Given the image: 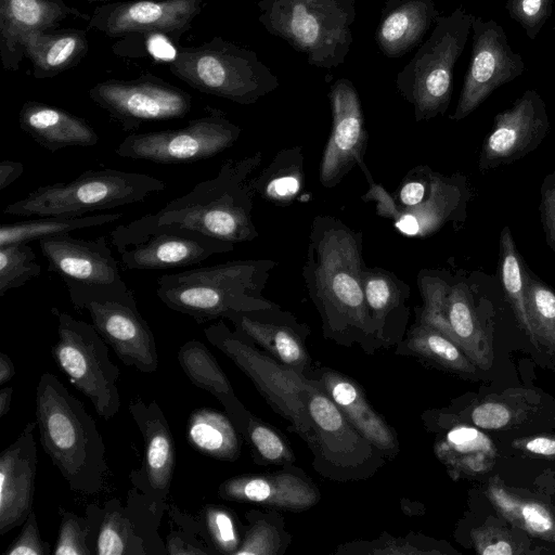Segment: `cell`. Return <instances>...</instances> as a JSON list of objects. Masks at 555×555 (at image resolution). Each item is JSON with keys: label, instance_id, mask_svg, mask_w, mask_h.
<instances>
[{"label": "cell", "instance_id": "obj_21", "mask_svg": "<svg viewBox=\"0 0 555 555\" xmlns=\"http://www.w3.org/2000/svg\"><path fill=\"white\" fill-rule=\"evenodd\" d=\"M332 129L323 150L319 179L331 189L363 163L367 146V132L361 101L353 83L347 78L337 79L330 89Z\"/></svg>", "mask_w": 555, "mask_h": 555}, {"label": "cell", "instance_id": "obj_2", "mask_svg": "<svg viewBox=\"0 0 555 555\" xmlns=\"http://www.w3.org/2000/svg\"><path fill=\"white\" fill-rule=\"evenodd\" d=\"M35 416L43 451L72 491L101 492L108 473L106 447L94 418L59 377L40 375Z\"/></svg>", "mask_w": 555, "mask_h": 555}, {"label": "cell", "instance_id": "obj_26", "mask_svg": "<svg viewBox=\"0 0 555 555\" xmlns=\"http://www.w3.org/2000/svg\"><path fill=\"white\" fill-rule=\"evenodd\" d=\"M36 422L25 425L0 455V535L22 526L34 509L37 475Z\"/></svg>", "mask_w": 555, "mask_h": 555}, {"label": "cell", "instance_id": "obj_35", "mask_svg": "<svg viewBox=\"0 0 555 555\" xmlns=\"http://www.w3.org/2000/svg\"><path fill=\"white\" fill-rule=\"evenodd\" d=\"M186 439L201 454L225 462L238 460L244 440L227 413L210 408L191 412L186 422Z\"/></svg>", "mask_w": 555, "mask_h": 555}, {"label": "cell", "instance_id": "obj_55", "mask_svg": "<svg viewBox=\"0 0 555 555\" xmlns=\"http://www.w3.org/2000/svg\"><path fill=\"white\" fill-rule=\"evenodd\" d=\"M24 172V165L21 162L4 159L0 163V190L7 189Z\"/></svg>", "mask_w": 555, "mask_h": 555}, {"label": "cell", "instance_id": "obj_59", "mask_svg": "<svg viewBox=\"0 0 555 555\" xmlns=\"http://www.w3.org/2000/svg\"><path fill=\"white\" fill-rule=\"evenodd\" d=\"M89 2H95V1H99V2H104V1H108V0H88Z\"/></svg>", "mask_w": 555, "mask_h": 555}, {"label": "cell", "instance_id": "obj_1", "mask_svg": "<svg viewBox=\"0 0 555 555\" xmlns=\"http://www.w3.org/2000/svg\"><path fill=\"white\" fill-rule=\"evenodd\" d=\"M302 276L318 310L324 338L343 347H380L363 289V234L340 219L315 216L308 237Z\"/></svg>", "mask_w": 555, "mask_h": 555}, {"label": "cell", "instance_id": "obj_34", "mask_svg": "<svg viewBox=\"0 0 555 555\" xmlns=\"http://www.w3.org/2000/svg\"><path fill=\"white\" fill-rule=\"evenodd\" d=\"M86 31L49 29L27 36L23 52L37 78H51L78 63L87 53Z\"/></svg>", "mask_w": 555, "mask_h": 555}, {"label": "cell", "instance_id": "obj_19", "mask_svg": "<svg viewBox=\"0 0 555 555\" xmlns=\"http://www.w3.org/2000/svg\"><path fill=\"white\" fill-rule=\"evenodd\" d=\"M128 409L143 438L144 451L141 466L130 472L129 480L163 518L176 468L175 438L156 400L146 403L138 397Z\"/></svg>", "mask_w": 555, "mask_h": 555}, {"label": "cell", "instance_id": "obj_36", "mask_svg": "<svg viewBox=\"0 0 555 555\" xmlns=\"http://www.w3.org/2000/svg\"><path fill=\"white\" fill-rule=\"evenodd\" d=\"M396 353L418 358L436 366L456 372L475 373V364L452 339L437 328L416 320Z\"/></svg>", "mask_w": 555, "mask_h": 555}, {"label": "cell", "instance_id": "obj_57", "mask_svg": "<svg viewBox=\"0 0 555 555\" xmlns=\"http://www.w3.org/2000/svg\"><path fill=\"white\" fill-rule=\"evenodd\" d=\"M14 375L15 367L11 358L4 352H0V385L10 382Z\"/></svg>", "mask_w": 555, "mask_h": 555}, {"label": "cell", "instance_id": "obj_60", "mask_svg": "<svg viewBox=\"0 0 555 555\" xmlns=\"http://www.w3.org/2000/svg\"><path fill=\"white\" fill-rule=\"evenodd\" d=\"M554 30H555V27H554Z\"/></svg>", "mask_w": 555, "mask_h": 555}, {"label": "cell", "instance_id": "obj_3", "mask_svg": "<svg viewBox=\"0 0 555 555\" xmlns=\"http://www.w3.org/2000/svg\"><path fill=\"white\" fill-rule=\"evenodd\" d=\"M261 160V152L240 159L229 158L217 176L141 219L157 225L188 228L234 244L253 241L259 234L251 218L256 195L251 175Z\"/></svg>", "mask_w": 555, "mask_h": 555}, {"label": "cell", "instance_id": "obj_7", "mask_svg": "<svg viewBox=\"0 0 555 555\" xmlns=\"http://www.w3.org/2000/svg\"><path fill=\"white\" fill-rule=\"evenodd\" d=\"M473 14L459 7L439 15L429 37L397 74L396 88L414 111L416 121L447 112L453 91V73L472 31Z\"/></svg>", "mask_w": 555, "mask_h": 555}, {"label": "cell", "instance_id": "obj_41", "mask_svg": "<svg viewBox=\"0 0 555 555\" xmlns=\"http://www.w3.org/2000/svg\"><path fill=\"white\" fill-rule=\"evenodd\" d=\"M525 300L532 332L538 340L555 352V293L524 266Z\"/></svg>", "mask_w": 555, "mask_h": 555}, {"label": "cell", "instance_id": "obj_49", "mask_svg": "<svg viewBox=\"0 0 555 555\" xmlns=\"http://www.w3.org/2000/svg\"><path fill=\"white\" fill-rule=\"evenodd\" d=\"M555 0H507L505 9L527 37L534 40L553 13Z\"/></svg>", "mask_w": 555, "mask_h": 555}, {"label": "cell", "instance_id": "obj_13", "mask_svg": "<svg viewBox=\"0 0 555 555\" xmlns=\"http://www.w3.org/2000/svg\"><path fill=\"white\" fill-rule=\"evenodd\" d=\"M124 266L130 270H159L201 263L232 251L234 243L176 225H157L141 218L111 232Z\"/></svg>", "mask_w": 555, "mask_h": 555}, {"label": "cell", "instance_id": "obj_45", "mask_svg": "<svg viewBox=\"0 0 555 555\" xmlns=\"http://www.w3.org/2000/svg\"><path fill=\"white\" fill-rule=\"evenodd\" d=\"M198 518L208 542L217 553L235 555L242 543L244 525L234 511L223 505L207 503L201 508Z\"/></svg>", "mask_w": 555, "mask_h": 555}, {"label": "cell", "instance_id": "obj_50", "mask_svg": "<svg viewBox=\"0 0 555 555\" xmlns=\"http://www.w3.org/2000/svg\"><path fill=\"white\" fill-rule=\"evenodd\" d=\"M512 520H520L522 526L532 534L555 541V521L551 513L540 503L518 501Z\"/></svg>", "mask_w": 555, "mask_h": 555}, {"label": "cell", "instance_id": "obj_11", "mask_svg": "<svg viewBox=\"0 0 555 555\" xmlns=\"http://www.w3.org/2000/svg\"><path fill=\"white\" fill-rule=\"evenodd\" d=\"M57 320V339L52 357L70 384L87 397L99 416L114 417L121 399L117 388L119 367L109 359L107 343L92 323L51 309Z\"/></svg>", "mask_w": 555, "mask_h": 555}, {"label": "cell", "instance_id": "obj_58", "mask_svg": "<svg viewBox=\"0 0 555 555\" xmlns=\"http://www.w3.org/2000/svg\"><path fill=\"white\" fill-rule=\"evenodd\" d=\"M13 388L11 386L2 387L0 389V417L9 413L12 401Z\"/></svg>", "mask_w": 555, "mask_h": 555}, {"label": "cell", "instance_id": "obj_37", "mask_svg": "<svg viewBox=\"0 0 555 555\" xmlns=\"http://www.w3.org/2000/svg\"><path fill=\"white\" fill-rule=\"evenodd\" d=\"M434 451L453 478L480 473L494 457V448L488 437L464 425L452 427L436 442Z\"/></svg>", "mask_w": 555, "mask_h": 555}, {"label": "cell", "instance_id": "obj_30", "mask_svg": "<svg viewBox=\"0 0 555 555\" xmlns=\"http://www.w3.org/2000/svg\"><path fill=\"white\" fill-rule=\"evenodd\" d=\"M363 289L379 347L397 346L410 319V286L391 271L366 267Z\"/></svg>", "mask_w": 555, "mask_h": 555}, {"label": "cell", "instance_id": "obj_22", "mask_svg": "<svg viewBox=\"0 0 555 555\" xmlns=\"http://www.w3.org/2000/svg\"><path fill=\"white\" fill-rule=\"evenodd\" d=\"M204 0H138L98 7L89 26L109 37L130 34L179 37L201 12Z\"/></svg>", "mask_w": 555, "mask_h": 555}, {"label": "cell", "instance_id": "obj_15", "mask_svg": "<svg viewBox=\"0 0 555 555\" xmlns=\"http://www.w3.org/2000/svg\"><path fill=\"white\" fill-rule=\"evenodd\" d=\"M91 527L93 555H165V541L158 533L162 518L147 499L132 487L125 504L107 500L103 506L86 507Z\"/></svg>", "mask_w": 555, "mask_h": 555}, {"label": "cell", "instance_id": "obj_52", "mask_svg": "<svg viewBox=\"0 0 555 555\" xmlns=\"http://www.w3.org/2000/svg\"><path fill=\"white\" fill-rule=\"evenodd\" d=\"M540 211L546 242L555 250V172L543 181Z\"/></svg>", "mask_w": 555, "mask_h": 555}, {"label": "cell", "instance_id": "obj_8", "mask_svg": "<svg viewBox=\"0 0 555 555\" xmlns=\"http://www.w3.org/2000/svg\"><path fill=\"white\" fill-rule=\"evenodd\" d=\"M169 68L194 89L242 105L256 103L280 85L256 52L218 37L180 48Z\"/></svg>", "mask_w": 555, "mask_h": 555}, {"label": "cell", "instance_id": "obj_27", "mask_svg": "<svg viewBox=\"0 0 555 555\" xmlns=\"http://www.w3.org/2000/svg\"><path fill=\"white\" fill-rule=\"evenodd\" d=\"M308 378L340 410L348 422L375 444L388 460L399 452L397 434L370 404L362 387L336 370L321 366L312 369Z\"/></svg>", "mask_w": 555, "mask_h": 555}, {"label": "cell", "instance_id": "obj_9", "mask_svg": "<svg viewBox=\"0 0 555 555\" xmlns=\"http://www.w3.org/2000/svg\"><path fill=\"white\" fill-rule=\"evenodd\" d=\"M206 339L225 354L249 379L268 404L292 426L312 452L315 436L305 399L314 388L308 377L280 363L223 321L204 330Z\"/></svg>", "mask_w": 555, "mask_h": 555}, {"label": "cell", "instance_id": "obj_32", "mask_svg": "<svg viewBox=\"0 0 555 555\" xmlns=\"http://www.w3.org/2000/svg\"><path fill=\"white\" fill-rule=\"evenodd\" d=\"M440 15L434 0H387L375 33L388 57H400L417 47Z\"/></svg>", "mask_w": 555, "mask_h": 555}, {"label": "cell", "instance_id": "obj_17", "mask_svg": "<svg viewBox=\"0 0 555 555\" xmlns=\"http://www.w3.org/2000/svg\"><path fill=\"white\" fill-rule=\"evenodd\" d=\"M472 54L452 120L459 121L478 108L499 87L520 76L522 56L512 50L503 27L493 18L473 15Z\"/></svg>", "mask_w": 555, "mask_h": 555}, {"label": "cell", "instance_id": "obj_54", "mask_svg": "<svg viewBox=\"0 0 555 555\" xmlns=\"http://www.w3.org/2000/svg\"><path fill=\"white\" fill-rule=\"evenodd\" d=\"M476 550L482 555H512L516 553L513 543L506 540L502 534L474 538Z\"/></svg>", "mask_w": 555, "mask_h": 555}, {"label": "cell", "instance_id": "obj_39", "mask_svg": "<svg viewBox=\"0 0 555 555\" xmlns=\"http://www.w3.org/2000/svg\"><path fill=\"white\" fill-rule=\"evenodd\" d=\"M122 217L120 212L90 216H49L38 219L2 223L0 225V246L13 243H26L42 238L69 234L73 231L114 222Z\"/></svg>", "mask_w": 555, "mask_h": 555}, {"label": "cell", "instance_id": "obj_56", "mask_svg": "<svg viewBox=\"0 0 555 555\" xmlns=\"http://www.w3.org/2000/svg\"><path fill=\"white\" fill-rule=\"evenodd\" d=\"M525 449L535 454L555 455V439L535 437L525 442Z\"/></svg>", "mask_w": 555, "mask_h": 555}, {"label": "cell", "instance_id": "obj_10", "mask_svg": "<svg viewBox=\"0 0 555 555\" xmlns=\"http://www.w3.org/2000/svg\"><path fill=\"white\" fill-rule=\"evenodd\" d=\"M65 285L74 308L89 313L94 328L125 365L141 373H154L158 369L154 334L126 284L90 286L66 282Z\"/></svg>", "mask_w": 555, "mask_h": 555}, {"label": "cell", "instance_id": "obj_20", "mask_svg": "<svg viewBox=\"0 0 555 555\" xmlns=\"http://www.w3.org/2000/svg\"><path fill=\"white\" fill-rule=\"evenodd\" d=\"M548 128L544 100L534 89L526 90L496 114L480 151L479 169H495L522 158L541 144Z\"/></svg>", "mask_w": 555, "mask_h": 555}, {"label": "cell", "instance_id": "obj_42", "mask_svg": "<svg viewBox=\"0 0 555 555\" xmlns=\"http://www.w3.org/2000/svg\"><path fill=\"white\" fill-rule=\"evenodd\" d=\"M500 275L506 296L521 328L532 340L524 284V263L516 249L511 230L505 227L500 235Z\"/></svg>", "mask_w": 555, "mask_h": 555}, {"label": "cell", "instance_id": "obj_33", "mask_svg": "<svg viewBox=\"0 0 555 555\" xmlns=\"http://www.w3.org/2000/svg\"><path fill=\"white\" fill-rule=\"evenodd\" d=\"M177 358L190 382L217 398L243 436L251 413L235 396L228 376L207 346L196 339L188 340L179 348Z\"/></svg>", "mask_w": 555, "mask_h": 555}, {"label": "cell", "instance_id": "obj_12", "mask_svg": "<svg viewBox=\"0 0 555 555\" xmlns=\"http://www.w3.org/2000/svg\"><path fill=\"white\" fill-rule=\"evenodd\" d=\"M305 404L315 436L312 465L323 478L340 482L364 480L386 464L387 456L315 385Z\"/></svg>", "mask_w": 555, "mask_h": 555}, {"label": "cell", "instance_id": "obj_14", "mask_svg": "<svg viewBox=\"0 0 555 555\" xmlns=\"http://www.w3.org/2000/svg\"><path fill=\"white\" fill-rule=\"evenodd\" d=\"M242 129L225 114L208 107L207 114L179 129L131 133L116 147L124 158L171 165L211 158L235 144Z\"/></svg>", "mask_w": 555, "mask_h": 555}, {"label": "cell", "instance_id": "obj_16", "mask_svg": "<svg viewBox=\"0 0 555 555\" xmlns=\"http://www.w3.org/2000/svg\"><path fill=\"white\" fill-rule=\"evenodd\" d=\"M417 286L423 299L417 320L452 339L474 364L489 367L491 350L465 283H451L444 273L423 269L417 275Z\"/></svg>", "mask_w": 555, "mask_h": 555}, {"label": "cell", "instance_id": "obj_51", "mask_svg": "<svg viewBox=\"0 0 555 555\" xmlns=\"http://www.w3.org/2000/svg\"><path fill=\"white\" fill-rule=\"evenodd\" d=\"M49 542L41 539L35 509L30 512L16 539L7 547L3 555H50Z\"/></svg>", "mask_w": 555, "mask_h": 555}, {"label": "cell", "instance_id": "obj_18", "mask_svg": "<svg viewBox=\"0 0 555 555\" xmlns=\"http://www.w3.org/2000/svg\"><path fill=\"white\" fill-rule=\"evenodd\" d=\"M90 99L108 113L125 131L150 121L183 118L192 107V98L180 88L157 77L130 81L106 80L89 90Z\"/></svg>", "mask_w": 555, "mask_h": 555}, {"label": "cell", "instance_id": "obj_38", "mask_svg": "<svg viewBox=\"0 0 555 555\" xmlns=\"http://www.w3.org/2000/svg\"><path fill=\"white\" fill-rule=\"evenodd\" d=\"M302 147L295 145L279 151L272 162L254 179L257 195L276 206L291 205L304 188Z\"/></svg>", "mask_w": 555, "mask_h": 555}, {"label": "cell", "instance_id": "obj_4", "mask_svg": "<svg viewBox=\"0 0 555 555\" xmlns=\"http://www.w3.org/2000/svg\"><path fill=\"white\" fill-rule=\"evenodd\" d=\"M275 266L271 259L231 260L164 274L157 280L156 295L198 324L275 308L279 305L262 295Z\"/></svg>", "mask_w": 555, "mask_h": 555}, {"label": "cell", "instance_id": "obj_6", "mask_svg": "<svg viewBox=\"0 0 555 555\" xmlns=\"http://www.w3.org/2000/svg\"><path fill=\"white\" fill-rule=\"evenodd\" d=\"M166 188L163 180L144 173L113 168L89 169L69 182L39 186L8 205L3 212L21 217H80L141 203Z\"/></svg>", "mask_w": 555, "mask_h": 555}, {"label": "cell", "instance_id": "obj_44", "mask_svg": "<svg viewBox=\"0 0 555 555\" xmlns=\"http://www.w3.org/2000/svg\"><path fill=\"white\" fill-rule=\"evenodd\" d=\"M429 539L410 532L405 537H392L386 532L373 540H356L339 545L336 555H429L441 554Z\"/></svg>", "mask_w": 555, "mask_h": 555}, {"label": "cell", "instance_id": "obj_43", "mask_svg": "<svg viewBox=\"0 0 555 555\" xmlns=\"http://www.w3.org/2000/svg\"><path fill=\"white\" fill-rule=\"evenodd\" d=\"M170 530L165 539L166 555H216L199 518L168 504Z\"/></svg>", "mask_w": 555, "mask_h": 555}, {"label": "cell", "instance_id": "obj_29", "mask_svg": "<svg viewBox=\"0 0 555 555\" xmlns=\"http://www.w3.org/2000/svg\"><path fill=\"white\" fill-rule=\"evenodd\" d=\"M467 188L464 177H451L433 172L430 191L418 205L405 208H388L377 212L392 221L402 234L427 237L450 221H456L464 211Z\"/></svg>", "mask_w": 555, "mask_h": 555}, {"label": "cell", "instance_id": "obj_46", "mask_svg": "<svg viewBox=\"0 0 555 555\" xmlns=\"http://www.w3.org/2000/svg\"><path fill=\"white\" fill-rule=\"evenodd\" d=\"M244 440L249 444L254 462L259 465L288 466L295 463V454L287 441L269 424L250 414Z\"/></svg>", "mask_w": 555, "mask_h": 555}, {"label": "cell", "instance_id": "obj_5", "mask_svg": "<svg viewBox=\"0 0 555 555\" xmlns=\"http://www.w3.org/2000/svg\"><path fill=\"white\" fill-rule=\"evenodd\" d=\"M259 21L302 53L312 66L333 69L353 43L354 0H259Z\"/></svg>", "mask_w": 555, "mask_h": 555}, {"label": "cell", "instance_id": "obj_25", "mask_svg": "<svg viewBox=\"0 0 555 555\" xmlns=\"http://www.w3.org/2000/svg\"><path fill=\"white\" fill-rule=\"evenodd\" d=\"M38 242L48 260V270L60 275L64 283L90 286L126 284L104 236L82 240L63 234Z\"/></svg>", "mask_w": 555, "mask_h": 555}, {"label": "cell", "instance_id": "obj_28", "mask_svg": "<svg viewBox=\"0 0 555 555\" xmlns=\"http://www.w3.org/2000/svg\"><path fill=\"white\" fill-rule=\"evenodd\" d=\"M70 17L85 15L64 0H0V49L4 68H18L27 36L55 29Z\"/></svg>", "mask_w": 555, "mask_h": 555}, {"label": "cell", "instance_id": "obj_24", "mask_svg": "<svg viewBox=\"0 0 555 555\" xmlns=\"http://www.w3.org/2000/svg\"><path fill=\"white\" fill-rule=\"evenodd\" d=\"M235 331L245 335L280 363L308 377L312 370L306 340L307 324L288 311L275 307L253 312L235 313L228 318Z\"/></svg>", "mask_w": 555, "mask_h": 555}, {"label": "cell", "instance_id": "obj_23", "mask_svg": "<svg viewBox=\"0 0 555 555\" xmlns=\"http://www.w3.org/2000/svg\"><path fill=\"white\" fill-rule=\"evenodd\" d=\"M217 493L224 501L296 513L315 506L321 499L317 485L293 465L271 473L230 477L219 485Z\"/></svg>", "mask_w": 555, "mask_h": 555}, {"label": "cell", "instance_id": "obj_48", "mask_svg": "<svg viewBox=\"0 0 555 555\" xmlns=\"http://www.w3.org/2000/svg\"><path fill=\"white\" fill-rule=\"evenodd\" d=\"M61 524L53 550L54 555H93L91 527L87 516H79L59 506Z\"/></svg>", "mask_w": 555, "mask_h": 555}, {"label": "cell", "instance_id": "obj_47", "mask_svg": "<svg viewBox=\"0 0 555 555\" xmlns=\"http://www.w3.org/2000/svg\"><path fill=\"white\" fill-rule=\"evenodd\" d=\"M41 266L34 249L26 243L0 246V296L25 285L40 275Z\"/></svg>", "mask_w": 555, "mask_h": 555}, {"label": "cell", "instance_id": "obj_40", "mask_svg": "<svg viewBox=\"0 0 555 555\" xmlns=\"http://www.w3.org/2000/svg\"><path fill=\"white\" fill-rule=\"evenodd\" d=\"M242 543L235 555H282L292 542L283 517L275 512L251 509L245 514Z\"/></svg>", "mask_w": 555, "mask_h": 555}, {"label": "cell", "instance_id": "obj_53", "mask_svg": "<svg viewBox=\"0 0 555 555\" xmlns=\"http://www.w3.org/2000/svg\"><path fill=\"white\" fill-rule=\"evenodd\" d=\"M512 414L508 408L499 402H485L472 412L473 423L485 429H499L506 426Z\"/></svg>", "mask_w": 555, "mask_h": 555}, {"label": "cell", "instance_id": "obj_31", "mask_svg": "<svg viewBox=\"0 0 555 555\" xmlns=\"http://www.w3.org/2000/svg\"><path fill=\"white\" fill-rule=\"evenodd\" d=\"M18 124L25 133L51 153L68 146H94L99 142V135L88 120L46 103H24Z\"/></svg>", "mask_w": 555, "mask_h": 555}]
</instances>
